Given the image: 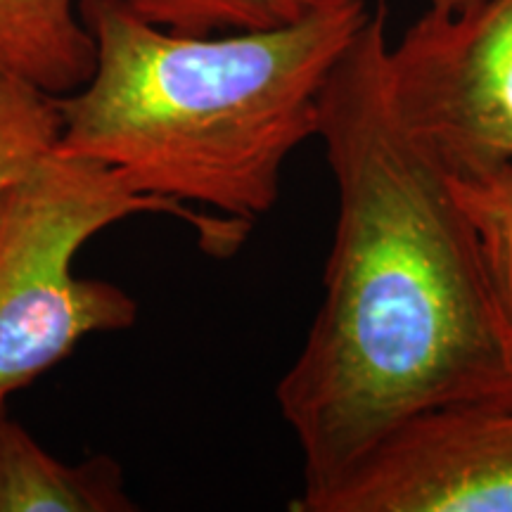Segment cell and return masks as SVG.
Segmentation results:
<instances>
[{"instance_id": "6da1fadb", "label": "cell", "mask_w": 512, "mask_h": 512, "mask_svg": "<svg viewBox=\"0 0 512 512\" xmlns=\"http://www.w3.org/2000/svg\"><path fill=\"white\" fill-rule=\"evenodd\" d=\"M387 46L375 12L318 100L337 219L323 302L275 389L304 460L292 508L415 415L512 401V323L446 169L392 107Z\"/></svg>"}, {"instance_id": "7a4b0ae2", "label": "cell", "mask_w": 512, "mask_h": 512, "mask_svg": "<svg viewBox=\"0 0 512 512\" xmlns=\"http://www.w3.org/2000/svg\"><path fill=\"white\" fill-rule=\"evenodd\" d=\"M79 15L95 69L57 98V150L114 166L145 195L254 223L316 138L325 81L370 12L318 0L287 27L211 36L157 27L126 0H79Z\"/></svg>"}, {"instance_id": "3957f363", "label": "cell", "mask_w": 512, "mask_h": 512, "mask_svg": "<svg viewBox=\"0 0 512 512\" xmlns=\"http://www.w3.org/2000/svg\"><path fill=\"white\" fill-rule=\"evenodd\" d=\"M164 214L195 230L202 252L228 259L252 223L145 195L114 166L57 150L0 197V401L72 356L88 335L136 325L138 304L107 280L79 278L74 259L100 230Z\"/></svg>"}, {"instance_id": "277c9868", "label": "cell", "mask_w": 512, "mask_h": 512, "mask_svg": "<svg viewBox=\"0 0 512 512\" xmlns=\"http://www.w3.org/2000/svg\"><path fill=\"white\" fill-rule=\"evenodd\" d=\"M403 126L446 171L512 162V0L427 10L384 53Z\"/></svg>"}, {"instance_id": "5b68a950", "label": "cell", "mask_w": 512, "mask_h": 512, "mask_svg": "<svg viewBox=\"0 0 512 512\" xmlns=\"http://www.w3.org/2000/svg\"><path fill=\"white\" fill-rule=\"evenodd\" d=\"M299 512H512V401L420 413Z\"/></svg>"}, {"instance_id": "8992f818", "label": "cell", "mask_w": 512, "mask_h": 512, "mask_svg": "<svg viewBox=\"0 0 512 512\" xmlns=\"http://www.w3.org/2000/svg\"><path fill=\"white\" fill-rule=\"evenodd\" d=\"M117 460L64 463L8 415L0 418V512H131Z\"/></svg>"}, {"instance_id": "52a82bcc", "label": "cell", "mask_w": 512, "mask_h": 512, "mask_svg": "<svg viewBox=\"0 0 512 512\" xmlns=\"http://www.w3.org/2000/svg\"><path fill=\"white\" fill-rule=\"evenodd\" d=\"M93 69L79 0H0V72L60 98L79 91Z\"/></svg>"}, {"instance_id": "ba28073f", "label": "cell", "mask_w": 512, "mask_h": 512, "mask_svg": "<svg viewBox=\"0 0 512 512\" xmlns=\"http://www.w3.org/2000/svg\"><path fill=\"white\" fill-rule=\"evenodd\" d=\"M467 216L498 302L512 323V162L446 171Z\"/></svg>"}, {"instance_id": "9c48e42d", "label": "cell", "mask_w": 512, "mask_h": 512, "mask_svg": "<svg viewBox=\"0 0 512 512\" xmlns=\"http://www.w3.org/2000/svg\"><path fill=\"white\" fill-rule=\"evenodd\" d=\"M157 27L190 36L278 29L299 22L318 0H126Z\"/></svg>"}, {"instance_id": "30bf717a", "label": "cell", "mask_w": 512, "mask_h": 512, "mask_svg": "<svg viewBox=\"0 0 512 512\" xmlns=\"http://www.w3.org/2000/svg\"><path fill=\"white\" fill-rule=\"evenodd\" d=\"M62 136L57 95L0 72V197Z\"/></svg>"}, {"instance_id": "8fae6325", "label": "cell", "mask_w": 512, "mask_h": 512, "mask_svg": "<svg viewBox=\"0 0 512 512\" xmlns=\"http://www.w3.org/2000/svg\"><path fill=\"white\" fill-rule=\"evenodd\" d=\"M470 3H475V0H430V10L456 12V10L467 8Z\"/></svg>"}, {"instance_id": "7c38bea8", "label": "cell", "mask_w": 512, "mask_h": 512, "mask_svg": "<svg viewBox=\"0 0 512 512\" xmlns=\"http://www.w3.org/2000/svg\"><path fill=\"white\" fill-rule=\"evenodd\" d=\"M5 415V401H0V418Z\"/></svg>"}]
</instances>
